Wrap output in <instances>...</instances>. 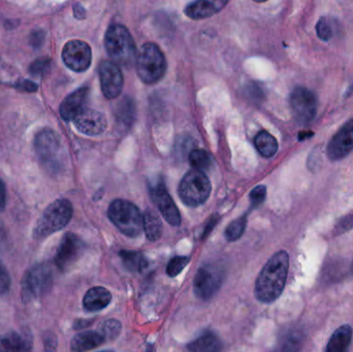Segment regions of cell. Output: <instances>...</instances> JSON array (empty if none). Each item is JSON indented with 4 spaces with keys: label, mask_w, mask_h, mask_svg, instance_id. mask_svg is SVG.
<instances>
[{
    "label": "cell",
    "mask_w": 353,
    "mask_h": 352,
    "mask_svg": "<svg viewBox=\"0 0 353 352\" xmlns=\"http://www.w3.org/2000/svg\"><path fill=\"white\" fill-rule=\"evenodd\" d=\"M290 256L286 251L274 254L263 267L255 283V297L261 303H273L283 293L288 280Z\"/></svg>",
    "instance_id": "6da1fadb"
},
{
    "label": "cell",
    "mask_w": 353,
    "mask_h": 352,
    "mask_svg": "<svg viewBox=\"0 0 353 352\" xmlns=\"http://www.w3.org/2000/svg\"><path fill=\"white\" fill-rule=\"evenodd\" d=\"M108 55L116 65L132 68L137 61V47L134 37L123 25H111L105 37Z\"/></svg>",
    "instance_id": "7a4b0ae2"
},
{
    "label": "cell",
    "mask_w": 353,
    "mask_h": 352,
    "mask_svg": "<svg viewBox=\"0 0 353 352\" xmlns=\"http://www.w3.org/2000/svg\"><path fill=\"white\" fill-rule=\"evenodd\" d=\"M137 72L146 84H157L167 72L168 62L161 48L154 43H146L141 47L136 61Z\"/></svg>",
    "instance_id": "3957f363"
},
{
    "label": "cell",
    "mask_w": 353,
    "mask_h": 352,
    "mask_svg": "<svg viewBox=\"0 0 353 352\" xmlns=\"http://www.w3.org/2000/svg\"><path fill=\"white\" fill-rule=\"evenodd\" d=\"M74 209L72 203L65 198L55 200L46 208L33 229V238L45 239L56 231H61L70 222Z\"/></svg>",
    "instance_id": "277c9868"
},
{
    "label": "cell",
    "mask_w": 353,
    "mask_h": 352,
    "mask_svg": "<svg viewBox=\"0 0 353 352\" xmlns=\"http://www.w3.org/2000/svg\"><path fill=\"white\" fill-rule=\"evenodd\" d=\"M110 220L128 237H138L143 231V215L140 209L125 200H115L108 210Z\"/></svg>",
    "instance_id": "5b68a950"
},
{
    "label": "cell",
    "mask_w": 353,
    "mask_h": 352,
    "mask_svg": "<svg viewBox=\"0 0 353 352\" xmlns=\"http://www.w3.org/2000/svg\"><path fill=\"white\" fill-rule=\"evenodd\" d=\"M34 148L41 165L51 173H57L63 165L61 141L54 130H41L34 138Z\"/></svg>",
    "instance_id": "8992f818"
},
{
    "label": "cell",
    "mask_w": 353,
    "mask_h": 352,
    "mask_svg": "<svg viewBox=\"0 0 353 352\" xmlns=\"http://www.w3.org/2000/svg\"><path fill=\"white\" fill-rule=\"evenodd\" d=\"M53 285V274L49 266L37 264L23 277L21 297L24 303L34 301L49 293Z\"/></svg>",
    "instance_id": "52a82bcc"
},
{
    "label": "cell",
    "mask_w": 353,
    "mask_h": 352,
    "mask_svg": "<svg viewBox=\"0 0 353 352\" xmlns=\"http://www.w3.org/2000/svg\"><path fill=\"white\" fill-rule=\"evenodd\" d=\"M211 182L201 171L188 172L179 185V196L185 205L197 207L203 204L211 194Z\"/></svg>",
    "instance_id": "ba28073f"
},
{
    "label": "cell",
    "mask_w": 353,
    "mask_h": 352,
    "mask_svg": "<svg viewBox=\"0 0 353 352\" xmlns=\"http://www.w3.org/2000/svg\"><path fill=\"white\" fill-rule=\"evenodd\" d=\"M224 279L223 269L217 265L207 264L201 267L193 280V291L199 300L208 301L221 287Z\"/></svg>",
    "instance_id": "9c48e42d"
},
{
    "label": "cell",
    "mask_w": 353,
    "mask_h": 352,
    "mask_svg": "<svg viewBox=\"0 0 353 352\" xmlns=\"http://www.w3.org/2000/svg\"><path fill=\"white\" fill-rule=\"evenodd\" d=\"M290 105L296 121L305 125L314 120L319 101L312 91L305 87H296L290 96Z\"/></svg>",
    "instance_id": "30bf717a"
},
{
    "label": "cell",
    "mask_w": 353,
    "mask_h": 352,
    "mask_svg": "<svg viewBox=\"0 0 353 352\" xmlns=\"http://www.w3.org/2000/svg\"><path fill=\"white\" fill-rule=\"evenodd\" d=\"M83 250L84 243L78 236L72 233L65 234L58 246L54 262L60 271L65 272L78 262Z\"/></svg>",
    "instance_id": "8fae6325"
},
{
    "label": "cell",
    "mask_w": 353,
    "mask_h": 352,
    "mask_svg": "<svg viewBox=\"0 0 353 352\" xmlns=\"http://www.w3.org/2000/svg\"><path fill=\"white\" fill-rule=\"evenodd\" d=\"M64 64L72 72H86L92 61L90 45L83 41H70L62 51Z\"/></svg>",
    "instance_id": "7c38bea8"
},
{
    "label": "cell",
    "mask_w": 353,
    "mask_h": 352,
    "mask_svg": "<svg viewBox=\"0 0 353 352\" xmlns=\"http://www.w3.org/2000/svg\"><path fill=\"white\" fill-rule=\"evenodd\" d=\"M101 91L108 99H115L123 89V74L119 66L112 61L101 62L99 68Z\"/></svg>",
    "instance_id": "4fadbf2b"
},
{
    "label": "cell",
    "mask_w": 353,
    "mask_h": 352,
    "mask_svg": "<svg viewBox=\"0 0 353 352\" xmlns=\"http://www.w3.org/2000/svg\"><path fill=\"white\" fill-rule=\"evenodd\" d=\"M150 196L163 218L173 227H179L181 225L180 212L173 198L168 194L165 183L159 182L153 185L150 189Z\"/></svg>",
    "instance_id": "5bb4252c"
},
{
    "label": "cell",
    "mask_w": 353,
    "mask_h": 352,
    "mask_svg": "<svg viewBox=\"0 0 353 352\" xmlns=\"http://www.w3.org/2000/svg\"><path fill=\"white\" fill-rule=\"evenodd\" d=\"M353 151V118L348 120L327 145V154L331 161L343 159Z\"/></svg>",
    "instance_id": "9a60e30c"
},
{
    "label": "cell",
    "mask_w": 353,
    "mask_h": 352,
    "mask_svg": "<svg viewBox=\"0 0 353 352\" xmlns=\"http://www.w3.org/2000/svg\"><path fill=\"white\" fill-rule=\"evenodd\" d=\"M74 122L79 132L87 136H99L105 132L108 127L105 115L95 110L85 109Z\"/></svg>",
    "instance_id": "2e32d148"
},
{
    "label": "cell",
    "mask_w": 353,
    "mask_h": 352,
    "mask_svg": "<svg viewBox=\"0 0 353 352\" xmlns=\"http://www.w3.org/2000/svg\"><path fill=\"white\" fill-rule=\"evenodd\" d=\"M88 95L89 89L84 87L66 96L60 105V115L62 119L65 121L76 119L84 111Z\"/></svg>",
    "instance_id": "e0dca14e"
},
{
    "label": "cell",
    "mask_w": 353,
    "mask_h": 352,
    "mask_svg": "<svg viewBox=\"0 0 353 352\" xmlns=\"http://www.w3.org/2000/svg\"><path fill=\"white\" fill-rule=\"evenodd\" d=\"M0 352H32V341L24 332H10L0 339Z\"/></svg>",
    "instance_id": "ac0fdd59"
},
{
    "label": "cell",
    "mask_w": 353,
    "mask_h": 352,
    "mask_svg": "<svg viewBox=\"0 0 353 352\" xmlns=\"http://www.w3.org/2000/svg\"><path fill=\"white\" fill-rule=\"evenodd\" d=\"M112 293L105 287H95L89 289L83 300L85 310L89 312L101 311L111 304Z\"/></svg>",
    "instance_id": "d6986e66"
},
{
    "label": "cell",
    "mask_w": 353,
    "mask_h": 352,
    "mask_svg": "<svg viewBox=\"0 0 353 352\" xmlns=\"http://www.w3.org/2000/svg\"><path fill=\"white\" fill-rule=\"evenodd\" d=\"M105 342V338L99 332L87 331V332L79 333L72 338V342H70V351H90L101 346Z\"/></svg>",
    "instance_id": "ffe728a7"
},
{
    "label": "cell",
    "mask_w": 353,
    "mask_h": 352,
    "mask_svg": "<svg viewBox=\"0 0 353 352\" xmlns=\"http://www.w3.org/2000/svg\"><path fill=\"white\" fill-rule=\"evenodd\" d=\"M225 4L226 2L224 1L192 2L185 8V14L193 20H201L217 14Z\"/></svg>",
    "instance_id": "44dd1931"
},
{
    "label": "cell",
    "mask_w": 353,
    "mask_h": 352,
    "mask_svg": "<svg viewBox=\"0 0 353 352\" xmlns=\"http://www.w3.org/2000/svg\"><path fill=\"white\" fill-rule=\"evenodd\" d=\"M352 328L348 324L335 331L327 343V352H347L352 341Z\"/></svg>",
    "instance_id": "7402d4cb"
},
{
    "label": "cell",
    "mask_w": 353,
    "mask_h": 352,
    "mask_svg": "<svg viewBox=\"0 0 353 352\" xmlns=\"http://www.w3.org/2000/svg\"><path fill=\"white\" fill-rule=\"evenodd\" d=\"M143 229L147 239L151 242L157 241L163 235V227L161 217L152 209H147L143 215Z\"/></svg>",
    "instance_id": "603a6c76"
},
{
    "label": "cell",
    "mask_w": 353,
    "mask_h": 352,
    "mask_svg": "<svg viewBox=\"0 0 353 352\" xmlns=\"http://www.w3.org/2000/svg\"><path fill=\"white\" fill-rule=\"evenodd\" d=\"M254 145L257 151L263 157H273L278 151V142L271 134L268 132H261L254 138Z\"/></svg>",
    "instance_id": "cb8c5ba5"
},
{
    "label": "cell",
    "mask_w": 353,
    "mask_h": 352,
    "mask_svg": "<svg viewBox=\"0 0 353 352\" xmlns=\"http://www.w3.org/2000/svg\"><path fill=\"white\" fill-rule=\"evenodd\" d=\"M124 267L132 273L142 272L146 269L147 260L141 252L132 251V250H121L119 252Z\"/></svg>",
    "instance_id": "d4e9b609"
},
{
    "label": "cell",
    "mask_w": 353,
    "mask_h": 352,
    "mask_svg": "<svg viewBox=\"0 0 353 352\" xmlns=\"http://www.w3.org/2000/svg\"><path fill=\"white\" fill-rule=\"evenodd\" d=\"M219 349V340L212 334L199 337L188 346L190 352H218Z\"/></svg>",
    "instance_id": "484cf974"
},
{
    "label": "cell",
    "mask_w": 353,
    "mask_h": 352,
    "mask_svg": "<svg viewBox=\"0 0 353 352\" xmlns=\"http://www.w3.org/2000/svg\"><path fill=\"white\" fill-rule=\"evenodd\" d=\"M116 119L121 125H132L134 119V107L132 101L125 97L121 103H118Z\"/></svg>",
    "instance_id": "4316f807"
},
{
    "label": "cell",
    "mask_w": 353,
    "mask_h": 352,
    "mask_svg": "<svg viewBox=\"0 0 353 352\" xmlns=\"http://www.w3.org/2000/svg\"><path fill=\"white\" fill-rule=\"evenodd\" d=\"M189 163L196 171L209 169L211 165V156L203 149H195L189 153Z\"/></svg>",
    "instance_id": "83f0119b"
},
{
    "label": "cell",
    "mask_w": 353,
    "mask_h": 352,
    "mask_svg": "<svg viewBox=\"0 0 353 352\" xmlns=\"http://www.w3.org/2000/svg\"><path fill=\"white\" fill-rule=\"evenodd\" d=\"M247 225V216H242L232 221L225 229V238L228 241L234 242L240 239L244 234Z\"/></svg>",
    "instance_id": "f1b7e54d"
},
{
    "label": "cell",
    "mask_w": 353,
    "mask_h": 352,
    "mask_svg": "<svg viewBox=\"0 0 353 352\" xmlns=\"http://www.w3.org/2000/svg\"><path fill=\"white\" fill-rule=\"evenodd\" d=\"M121 322L116 320H105L101 327V334L105 341H113L119 337L121 333Z\"/></svg>",
    "instance_id": "f546056e"
},
{
    "label": "cell",
    "mask_w": 353,
    "mask_h": 352,
    "mask_svg": "<svg viewBox=\"0 0 353 352\" xmlns=\"http://www.w3.org/2000/svg\"><path fill=\"white\" fill-rule=\"evenodd\" d=\"M51 59L49 57H41L31 63L29 72L35 78H43L49 72Z\"/></svg>",
    "instance_id": "4dcf8cb0"
},
{
    "label": "cell",
    "mask_w": 353,
    "mask_h": 352,
    "mask_svg": "<svg viewBox=\"0 0 353 352\" xmlns=\"http://www.w3.org/2000/svg\"><path fill=\"white\" fill-rule=\"evenodd\" d=\"M188 262L189 258L186 256H176V258H172L167 267V274L170 277L178 276L184 270Z\"/></svg>",
    "instance_id": "1f68e13d"
},
{
    "label": "cell",
    "mask_w": 353,
    "mask_h": 352,
    "mask_svg": "<svg viewBox=\"0 0 353 352\" xmlns=\"http://www.w3.org/2000/svg\"><path fill=\"white\" fill-rule=\"evenodd\" d=\"M317 34L319 39L327 41L333 37V29H332L330 21L325 17H321L316 25Z\"/></svg>",
    "instance_id": "d6a6232c"
},
{
    "label": "cell",
    "mask_w": 353,
    "mask_h": 352,
    "mask_svg": "<svg viewBox=\"0 0 353 352\" xmlns=\"http://www.w3.org/2000/svg\"><path fill=\"white\" fill-rule=\"evenodd\" d=\"M265 198H267V188H265V186H256L250 194L251 206L259 207V205L265 202Z\"/></svg>",
    "instance_id": "836d02e7"
},
{
    "label": "cell",
    "mask_w": 353,
    "mask_h": 352,
    "mask_svg": "<svg viewBox=\"0 0 353 352\" xmlns=\"http://www.w3.org/2000/svg\"><path fill=\"white\" fill-rule=\"evenodd\" d=\"M10 287V277L8 269L6 268L0 260V296L8 293Z\"/></svg>",
    "instance_id": "e575fe53"
},
{
    "label": "cell",
    "mask_w": 353,
    "mask_h": 352,
    "mask_svg": "<svg viewBox=\"0 0 353 352\" xmlns=\"http://www.w3.org/2000/svg\"><path fill=\"white\" fill-rule=\"evenodd\" d=\"M302 339L300 335L292 334L288 337L283 344L282 352H298Z\"/></svg>",
    "instance_id": "d590c367"
},
{
    "label": "cell",
    "mask_w": 353,
    "mask_h": 352,
    "mask_svg": "<svg viewBox=\"0 0 353 352\" xmlns=\"http://www.w3.org/2000/svg\"><path fill=\"white\" fill-rule=\"evenodd\" d=\"M353 227V214L348 215V216L343 217L337 225L335 227L336 235H341V234L346 233Z\"/></svg>",
    "instance_id": "8d00e7d4"
},
{
    "label": "cell",
    "mask_w": 353,
    "mask_h": 352,
    "mask_svg": "<svg viewBox=\"0 0 353 352\" xmlns=\"http://www.w3.org/2000/svg\"><path fill=\"white\" fill-rule=\"evenodd\" d=\"M43 345H45V352H56L58 345L56 335L52 332L46 333L43 336Z\"/></svg>",
    "instance_id": "74e56055"
},
{
    "label": "cell",
    "mask_w": 353,
    "mask_h": 352,
    "mask_svg": "<svg viewBox=\"0 0 353 352\" xmlns=\"http://www.w3.org/2000/svg\"><path fill=\"white\" fill-rule=\"evenodd\" d=\"M14 87L18 90L25 91V92H35L37 90V85L28 80L18 81L14 83Z\"/></svg>",
    "instance_id": "f35d334b"
},
{
    "label": "cell",
    "mask_w": 353,
    "mask_h": 352,
    "mask_svg": "<svg viewBox=\"0 0 353 352\" xmlns=\"http://www.w3.org/2000/svg\"><path fill=\"white\" fill-rule=\"evenodd\" d=\"M45 41V32L41 29L39 30L33 31L31 32L30 37H29V41H30L31 45L34 48H39L41 43Z\"/></svg>",
    "instance_id": "ab89813d"
},
{
    "label": "cell",
    "mask_w": 353,
    "mask_h": 352,
    "mask_svg": "<svg viewBox=\"0 0 353 352\" xmlns=\"http://www.w3.org/2000/svg\"><path fill=\"white\" fill-rule=\"evenodd\" d=\"M6 205V184L0 179V211L4 210Z\"/></svg>",
    "instance_id": "60d3db41"
},
{
    "label": "cell",
    "mask_w": 353,
    "mask_h": 352,
    "mask_svg": "<svg viewBox=\"0 0 353 352\" xmlns=\"http://www.w3.org/2000/svg\"><path fill=\"white\" fill-rule=\"evenodd\" d=\"M216 223H217V219L213 218L210 220L209 225L205 227V231H203V239H205V238H207L208 236L210 235V233H211L212 229H213V227H215Z\"/></svg>",
    "instance_id": "b9f144b4"
},
{
    "label": "cell",
    "mask_w": 353,
    "mask_h": 352,
    "mask_svg": "<svg viewBox=\"0 0 353 352\" xmlns=\"http://www.w3.org/2000/svg\"><path fill=\"white\" fill-rule=\"evenodd\" d=\"M74 16H76V18L78 19H83L84 18L85 14H86L84 8H83L81 4H76V6H74Z\"/></svg>",
    "instance_id": "7bdbcfd3"
},
{
    "label": "cell",
    "mask_w": 353,
    "mask_h": 352,
    "mask_svg": "<svg viewBox=\"0 0 353 352\" xmlns=\"http://www.w3.org/2000/svg\"><path fill=\"white\" fill-rule=\"evenodd\" d=\"M92 324V320H78V322L74 324V329L76 330H79V329H84L87 328V327L90 326Z\"/></svg>",
    "instance_id": "ee69618b"
},
{
    "label": "cell",
    "mask_w": 353,
    "mask_h": 352,
    "mask_svg": "<svg viewBox=\"0 0 353 352\" xmlns=\"http://www.w3.org/2000/svg\"><path fill=\"white\" fill-rule=\"evenodd\" d=\"M313 134H313L312 132H301L300 136H299V138H300V140L302 141V140H304V138H310V136H312Z\"/></svg>",
    "instance_id": "f6af8a7d"
},
{
    "label": "cell",
    "mask_w": 353,
    "mask_h": 352,
    "mask_svg": "<svg viewBox=\"0 0 353 352\" xmlns=\"http://www.w3.org/2000/svg\"><path fill=\"white\" fill-rule=\"evenodd\" d=\"M101 352H113V351H101Z\"/></svg>",
    "instance_id": "bcb514c9"
},
{
    "label": "cell",
    "mask_w": 353,
    "mask_h": 352,
    "mask_svg": "<svg viewBox=\"0 0 353 352\" xmlns=\"http://www.w3.org/2000/svg\"><path fill=\"white\" fill-rule=\"evenodd\" d=\"M352 272H353V264H352Z\"/></svg>",
    "instance_id": "7dc6e473"
}]
</instances>
